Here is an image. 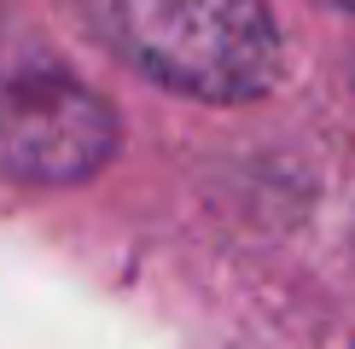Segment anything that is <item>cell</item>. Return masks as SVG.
Listing matches in <instances>:
<instances>
[{"label": "cell", "mask_w": 355, "mask_h": 349, "mask_svg": "<svg viewBox=\"0 0 355 349\" xmlns=\"http://www.w3.org/2000/svg\"><path fill=\"white\" fill-rule=\"evenodd\" d=\"M82 24L146 82L204 105H250L286 82L268 0H76Z\"/></svg>", "instance_id": "1"}, {"label": "cell", "mask_w": 355, "mask_h": 349, "mask_svg": "<svg viewBox=\"0 0 355 349\" xmlns=\"http://www.w3.org/2000/svg\"><path fill=\"white\" fill-rule=\"evenodd\" d=\"M116 145L123 123L111 99L24 24L0 18V181L76 186L111 163Z\"/></svg>", "instance_id": "2"}, {"label": "cell", "mask_w": 355, "mask_h": 349, "mask_svg": "<svg viewBox=\"0 0 355 349\" xmlns=\"http://www.w3.org/2000/svg\"><path fill=\"white\" fill-rule=\"evenodd\" d=\"M327 6H344V12H355V0H327Z\"/></svg>", "instance_id": "3"}]
</instances>
